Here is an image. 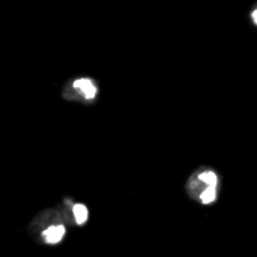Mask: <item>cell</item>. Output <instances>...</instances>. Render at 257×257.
<instances>
[{
	"mask_svg": "<svg viewBox=\"0 0 257 257\" xmlns=\"http://www.w3.org/2000/svg\"><path fill=\"white\" fill-rule=\"evenodd\" d=\"M65 235H66V227L63 224H53L42 232V239L50 245H56L65 238Z\"/></svg>",
	"mask_w": 257,
	"mask_h": 257,
	"instance_id": "obj_1",
	"label": "cell"
},
{
	"mask_svg": "<svg viewBox=\"0 0 257 257\" xmlns=\"http://www.w3.org/2000/svg\"><path fill=\"white\" fill-rule=\"evenodd\" d=\"M74 87L81 90L86 99H93L96 96V87L89 78H78L74 81Z\"/></svg>",
	"mask_w": 257,
	"mask_h": 257,
	"instance_id": "obj_2",
	"label": "cell"
},
{
	"mask_svg": "<svg viewBox=\"0 0 257 257\" xmlns=\"http://www.w3.org/2000/svg\"><path fill=\"white\" fill-rule=\"evenodd\" d=\"M72 217H74V223L78 224V226H83L86 224L87 218H89V209L86 205L83 203H75L72 206Z\"/></svg>",
	"mask_w": 257,
	"mask_h": 257,
	"instance_id": "obj_3",
	"label": "cell"
},
{
	"mask_svg": "<svg viewBox=\"0 0 257 257\" xmlns=\"http://www.w3.org/2000/svg\"><path fill=\"white\" fill-rule=\"evenodd\" d=\"M197 179L206 187H218V176L212 170H205V172L199 173Z\"/></svg>",
	"mask_w": 257,
	"mask_h": 257,
	"instance_id": "obj_4",
	"label": "cell"
},
{
	"mask_svg": "<svg viewBox=\"0 0 257 257\" xmlns=\"http://www.w3.org/2000/svg\"><path fill=\"white\" fill-rule=\"evenodd\" d=\"M199 200L203 205H211L217 200V187H206L205 190L200 191L199 194Z\"/></svg>",
	"mask_w": 257,
	"mask_h": 257,
	"instance_id": "obj_5",
	"label": "cell"
},
{
	"mask_svg": "<svg viewBox=\"0 0 257 257\" xmlns=\"http://www.w3.org/2000/svg\"><path fill=\"white\" fill-rule=\"evenodd\" d=\"M253 20H254V24H257V12L256 11L253 12Z\"/></svg>",
	"mask_w": 257,
	"mask_h": 257,
	"instance_id": "obj_6",
	"label": "cell"
}]
</instances>
